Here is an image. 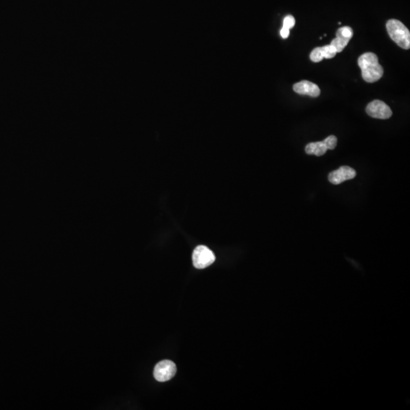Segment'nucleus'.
<instances>
[{
  "mask_svg": "<svg viewBox=\"0 0 410 410\" xmlns=\"http://www.w3.org/2000/svg\"><path fill=\"white\" fill-rule=\"evenodd\" d=\"M358 65L361 68L362 78L366 82H375L383 76L384 69L378 62V57L373 53L361 55L358 58Z\"/></svg>",
  "mask_w": 410,
  "mask_h": 410,
  "instance_id": "obj_1",
  "label": "nucleus"
},
{
  "mask_svg": "<svg viewBox=\"0 0 410 410\" xmlns=\"http://www.w3.org/2000/svg\"><path fill=\"white\" fill-rule=\"evenodd\" d=\"M387 31L391 39L404 50L410 48V33L408 28L398 20H389L387 23Z\"/></svg>",
  "mask_w": 410,
  "mask_h": 410,
  "instance_id": "obj_2",
  "label": "nucleus"
},
{
  "mask_svg": "<svg viewBox=\"0 0 410 410\" xmlns=\"http://www.w3.org/2000/svg\"><path fill=\"white\" fill-rule=\"evenodd\" d=\"M215 261V255L210 248L204 245L196 247L193 251L192 261L195 268L204 269L208 268Z\"/></svg>",
  "mask_w": 410,
  "mask_h": 410,
  "instance_id": "obj_3",
  "label": "nucleus"
},
{
  "mask_svg": "<svg viewBox=\"0 0 410 410\" xmlns=\"http://www.w3.org/2000/svg\"><path fill=\"white\" fill-rule=\"evenodd\" d=\"M176 366L171 360H164L156 365L154 370V376L157 381L165 382L170 381L175 376Z\"/></svg>",
  "mask_w": 410,
  "mask_h": 410,
  "instance_id": "obj_4",
  "label": "nucleus"
},
{
  "mask_svg": "<svg viewBox=\"0 0 410 410\" xmlns=\"http://www.w3.org/2000/svg\"><path fill=\"white\" fill-rule=\"evenodd\" d=\"M366 113L370 117L379 119H388L392 116V111L389 106L379 100H375L368 104Z\"/></svg>",
  "mask_w": 410,
  "mask_h": 410,
  "instance_id": "obj_5",
  "label": "nucleus"
},
{
  "mask_svg": "<svg viewBox=\"0 0 410 410\" xmlns=\"http://www.w3.org/2000/svg\"><path fill=\"white\" fill-rule=\"evenodd\" d=\"M336 35L337 38L331 41V45L335 48L337 53H341L344 51L349 41L352 38L353 31L351 27H343L337 30Z\"/></svg>",
  "mask_w": 410,
  "mask_h": 410,
  "instance_id": "obj_6",
  "label": "nucleus"
},
{
  "mask_svg": "<svg viewBox=\"0 0 410 410\" xmlns=\"http://www.w3.org/2000/svg\"><path fill=\"white\" fill-rule=\"evenodd\" d=\"M355 176L356 172L354 169L344 166L340 167L337 171H332L328 175V180L334 185H339L347 180L352 179Z\"/></svg>",
  "mask_w": 410,
  "mask_h": 410,
  "instance_id": "obj_7",
  "label": "nucleus"
},
{
  "mask_svg": "<svg viewBox=\"0 0 410 410\" xmlns=\"http://www.w3.org/2000/svg\"><path fill=\"white\" fill-rule=\"evenodd\" d=\"M293 90L301 95H308L317 98L321 94V90L317 84L308 81H301L293 85Z\"/></svg>",
  "mask_w": 410,
  "mask_h": 410,
  "instance_id": "obj_8",
  "label": "nucleus"
},
{
  "mask_svg": "<svg viewBox=\"0 0 410 410\" xmlns=\"http://www.w3.org/2000/svg\"><path fill=\"white\" fill-rule=\"evenodd\" d=\"M328 151V148L325 146L323 141L318 142L309 143L305 147V152L308 154H314L317 157H321L324 155Z\"/></svg>",
  "mask_w": 410,
  "mask_h": 410,
  "instance_id": "obj_9",
  "label": "nucleus"
},
{
  "mask_svg": "<svg viewBox=\"0 0 410 410\" xmlns=\"http://www.w3.org/2000/svg\"><path fill=\"white\" fill-rule=\"evenodd\" d=\"M321 52H322L323 57L326 59H332L335 57L337 54V51L333 46L330 45L324 46V47H321Z\"/></svg>",
  "mask_w": 410,
  "mask_h": 410,
  "instance_id": "obj_10",
  "label": "nucleus"
},
{
  "mask_svg": "<svg viewBox=\"0 0 410 410\" xmlns=\"http://www.w3.org/2000/svg\"><path fill=\"white\" fill-rule=\"evenodd\" d=\"M310 59H311V61L314 62H321V60L324 59L322 52H321V47H317L315 50H313L311 55H310Z\"/></svg>",
  "mask_w": 410,
  "mask_h": 410,
  "instance_id": "obj_11",
  "label": "nucleus"
},
{
  "mask_svg": "<svg viewBox=\"0 0 410 410\" xmlns=\"http://www.w3.org/2000/svg\"><path fill=\"white\" fill-rule=\"evenodd\" d=\"M328 150H334L337 146V138L334 135H330L323 141Z\"/></svg>",
  "mask_w": 410,
  "mask_h": 410,
  "instance_id": "obj_12",
  "label": "nucleus"
},
{
  "mask_svg": "<svg viewBox=\"0 0 410 410\" xmlns=\"http://www.w3.org/2000/svg\"><path fill=\"white\" fill-rule=\"evenodd\" d=\"M295 24V20L292 15H287L284 20V25L283 28H287V29L291 30V28H293Z\"/></svg>",
  "mask_w": 410,
  "mask_h": 410,
  "instance_id": "obj_13",
  "label": "nucleus"
},
{
  "mask_svg": "<svg viewBox=\"0 0 410 410\" xmlns=\"http://www.w3.org/2000/svg\"><path fill=\"white\" fill-rule=\"evenodd\" d=\"M281 35L284 39L288 38L289 35H290V30L287 29V28H282V29L281 30Z\"/></svg>",
  "mask_w": 410,
  "mask_h": 410,
  "instance_id": "obj_14",
  "label": "nucleus"
}]
</instances>
